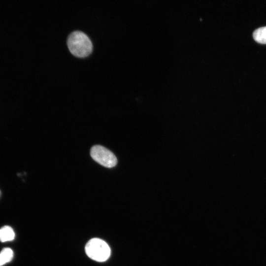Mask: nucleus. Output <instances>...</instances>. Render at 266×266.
Wrapping results in <instances>:
<instances>
[{
    "label": "nucleus",
    "mask_w": 266,
    "mask_h": 266,
    "mask_svg": "<svg viewBox=\"0 0 266 266\" xmlns=\"http://www.w3.org/2000/svg\"><path fill=\"white\" fill-rule=\"evenodd\" d=\"M67 44L70 52L77 57H86L92 52V41L88 35L81 31L72 32L67 37Z\"/></svg>",
    "instance_id": "f257e3e1"
},
{
    "label": "nucleus",
    "mask_w": 266,
    "mask_h": 266,
    "mask_svg": "<svg viewBox=\"0 0 266 266\" xmlns=\"http://www.w3.org/2000/svg\"><path fill=\"white\" fill-rule=\"evenodd\" d=\"M85 251L90 258L99 262L106 261L110 255L108 245L98 238H94L88 241L85 246Z\"/></svg>",
    "instance_id": "f03ea898"
},
{
    "label": "nucleus",
    "mask_w": 266,
    "mask_h": 266,
    "mask_svg": "<svg viewBox=\"0 0 266 266\" xmlns=\"http://www.w3.org/2000/svg\"><path fill=\"white\" fill-rule=\"evenodd\" d=\"M92 159L101 166L111 168L117 163V159L115 155L109 150L101 145H95L90 150Z\"/></svg>",
    "instance_id": "7ed1b4c3"
},
{
    "label": "nucleus",
    "mask_w": 266,
    "mask_h": 266,
    "mask_svg": "<svg viewBox=\"0 0 266 266\" xmlns=\"http://www.w3.org/2000/svg\"><path fill=\"white\" fill-rule=\"evenodd\" d=\"M15 238V233L12 228L5 226L0 229V241L2 242L11 241Z\"/></svg>",
    "instance_id": "20e7f679"
},
{
    "label": "nucleus",
    "mask_w": 266,
    "mask_h": 266,
    "mask_svg": "<svg viewBox=\"0 0 266 266\" xmlns=\"http://www.w3.org/2000/svg\"><path fill=\"white\" fill-rule=\"evenodd\" d=\"M13 257V252L10 248H4L0 252V266L10 262Z\"/></svg>",
    "instance_id": "39448f33"
},
{
    "label": "nucleus",
    "mask_w": 266,
    "mask_h": 266,
    "mask_svg": "<svg viewBox=\"0 0 266 266\" xmlns=\"http://www.w3.org/2000/svg\"><path fill=\"white\" fill-rule=\"evenodd\" d=\"M254 39L261 44H266V27L259 28L253 33Z\"/></svg>",
    "instance_id": "423d86ee"
},
{
    "label": "nucleus",
    "mask_w": 266,
    "mask_h": 266,
    "mask_svg": "<svg viewBox=\"0 0 266 266\" xmlns=\"http://www.w3.org/2000/svg\"><path fill=\"white\" fill-rule=\"evenodd\" d=\"M0 194H1V193H0Z\"/></svg>",
    "instance_id": "0eeeda50"
}]
</instances>
